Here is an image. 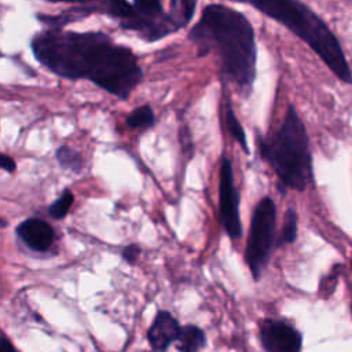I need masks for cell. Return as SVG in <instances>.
Returning a JSON list of instances; mask_svg holds the SVG:
<instances>
[{"label":"cell","mask_w":352,"mask_h":352,"mask_svg":"<svg viewBox=\"0 0 352 352\" xmlns=\"http://www.w3.org/2000/svg\"><path fill=\"white\" fill-rule=\"evenodd\" d=\"M6 226H7V221L3 220V219H0V227H6Z\"/></svg>","instance_id":"603a6c76"},{"label":"cell","mask_w":352,"mask_h":352,"mask_svg":"<svg viewBox=\"0 0 352 352\" xmlns=\"http://www.w3.org/2000/svg\"><path fill=\"white\" fill-rule=\"evenodd\" d=\"M34 58L63 78H88L125 100L143 78L135 54L102 32H40L30 43Z\"/></svg>","instance_id":"6da1fadb"},{"label":"cell","mask_w":352,"mask_h":352,"mask_svg":"<svg viewBox=\"0 0 352 352\" xmlns=\"http://www.w3.org/2000/svg\"><path fill=\"white\" fill-rule=\"evenodd\" d=\"M56 160L60 164V166L70 169L73 172H80L84 166V161L82 157L78 151L67 147V146H60L56 150Z\"/></svg>","instance_id":"9a60e30c"},{"label":"cell","mask_w":352,"mask_h":352,"mask_svg":"<svg viewBox=\"0 0 352 352\" xmlns=\"http://www.w3.org/2000/svg\"><path fill=\"white\" fill-rule=\"evenodd\" d=\"M250 4L270 18L286 26L305 41L327 67L344 82H352V72L344 50L330 30L311 8L298 0H232Z\"/></svg>","instance_id":"3957f363"},{"label":"cell","mask_w":352,"mask_h":352,"mask_svg":"<svg viewBox=\"0 0 352 352\" xmlns=\"http://www.w3.org/2000/svg\"><path fill=\"white\" fill-rule=\"evenodd\" d=\"M179 333L180 326L172 314L168 311H160L147 331V340L153 349L162 352L177 340Z\"/></svg>","instance_id":"ba28073f"},{"label":"cell","mask_w":352,"mask_h":352,"mask_svg":"<svg viewBox=\"0 0 352 352\" xmlns=\"http://www.w3.org/2000/svg\"><path fill=\"white\" fill-rule=\"evenodd\" d=\"M15 168H16L15 161L11 157L0 153V169H4L6 172L11 173V172L15 170Z\"/></svg>","instance_id":"d6986e66"},{"label":"cell","mask_w":352,"mask_h":352,"mask_svg":"<svg viewBox=\"0 0 352 352\" xmlns=\"http://www.w3.org/2000/svg\"><path fill=\"white\" fill-rule=\"evenodd\" d=\"M96 11H99V8H98V4L94 1V4L88 6V3H84L80 7L66 10L58 15H37V18L43 23H47L51 29H62L65 25L74 22L77 19H82Z\"/></svg>","instance_id":"8fae6325"},{"label":"cell","mask_w":352,"mask_h":352,"mask_svg":"<svg viewBox=\"0 0 352 352\" xmlns=\"http://www.w3.org/2000/svg\"><path fill=\"white\" fill-rule=\"evenodd\" d=\"M199 55L216 47L223 73L242 89H252L256 78V37L243 14L223 4H209L190 30Z\"/></svg>","instance_id":"7a4b0ae2"},{"label":"cell","mask_w":352,"mask_h":352,"mask_svg":"<svg viewBox=\"0 0 352 352\" xmlns=\"http://www.w3.org/2000/svg\"><path fill=\"white\" fill-rule=\"evenodd\" d=\"M73 201H74V197H73L72 191L69 188L63 190V194L55 202H52L51 206L48 208L50 216L54 219H58V220L63 219L67 214V212L70 210Z\"/></svg>","instance_id":"2e32d148"},{"label":"cell","mask_w":352,"mask_h":352,"mask_svg":"<svg viewBox=\"0 0 352 352\" xmlns=\"http://www.w3.org/2000/svg\"><path fill=\"white\" fill-rule=\"evenodd\" d=\"M297 236V216L293 209H289L283 219V227L280 231V236L278 239V245L292 243Z\"/></svg>","instance_id":"e0dca14e"},{"label":"cell","mask_w":352,"mask_h":352,"mask_svg":"<svg viewBox=\"0 0 352 352\" xmlns=\"http://www.w3.org/2000/svg\"><path fill=\"white\" fill-rule=\"evenodd\" d=\"M139 254H140V249H139V246H136V245H128V246H125L124 250H122V257H124V260L128 261V263H131V264L136 261V258L139 257Z\"/></svg>","instance_id":"ac0fdd59"},{"label":"cell","mask_w":352,"mask_h":352,"mask_svg":"<svg viewBox=\"0 0 352 352\" xmlns=\"http://www.w3.org/2000/svg\"><path fill=\"white\" fill-rule=\"evenodd\" d=\"M170 3H172V7L176 10V8H177V4H179V0H170Z\"/></svg>","instance_id":"7402d4cb"},{"label":"cell","mask_w":352,"mask_h":352,"mask_svg":"<svg viewBox=\"0 0 352 352\" xmlns=\"http://www.w3.org/2000/svg\"><path fill=\"white\" fill-rule=\"evenodd\" d=\"M260 341L265 352H301L302 336L289 323L268 319L260 326Z\"/></svg>","instance_id":"52a82bcc"},{"label":"cell","mask_w":352,"mask_h":352,"mask_svg":"<svg viewBox=\"0 0 352 352\" xmlns=\"http://www.w3.org/2000/svg\"><path fill=\"white\" fill-rule=\"evenodd\" d=\"M206 342L205 333L194 324L180 327L177 337V349L180 352H198Z\"/></svg>","instance_id":"7c38bea8"},{"label":"cell","mask_w":352,"mask_h":352,"mask_svg":"<svg viewBox=\"0 0 352 352\" xmlns=\"http://www.w3.org/2000/svg\"><path fill=\"white\" fill-rule=\"evenodd\" d=\"M258 148L285 187L307 188L312 179V157L307 129L294 107H289L275 133L260 139Z\"/></svg>","instance_id":"277c9868"},{"label":"cell","mask_w":352,"mask_h":352,"mask_svg":"<svg viewBox=\"0 0 352 352\" xmlns=\"http://www.w3.org/2000/svg\"><path fill=\"white\" fill-rule=\"evenodd\" d=\"M0 352H16L14 345L3 336H0Z\"/></svg>","instance_id":"ffe728a7"},{"label":"cell","mask_w":352,"mask_h":352,"mask_svg":"<svg viewBox=\"0 0 352 352\" xmlns=\"http://www.w3.org/2000/svg\"><path fill=\"white\" fill-rule=\"evenodd\" d=\"M154 113L147 104L136 107L126 117V125L133 129H147L154 125Z\"/></svg>","instance_id":"4fadbf2b"},{"label":"cell","mask_w":352,"mask_h":352,"mask_svg":"<svg viewBox=\"0 0 352 352\" xmlns=\"http://www.w3.org/2000/svg\"><path fill=\"white\" fill-rule=\"evenodd\" d=\"M95 3L98 4L99 12H104L116 19H120V26L122 29L128 30L129 25L138 19V12L126 0H95Z\"/></svg>","instance_id":"30bf717a"},{"label":"cell","mask_w":352,"mask_h":352,"mask_svg":"<svg viewBox=\"0 0 352 352\" xmlns=\"http://www.w3.org/2000/svg\"><path fill=\"white\" fill-rule=\"evenodd\" d=\"M226 125H227V129L231 133V136L241 144L243 151L246 154H249V147H248V140H246L245 131H243L241 122L238 121L236 116L234 114V110H232L230 102H227V107H226Z\"/></svg>","instance_id":"5bb4252c"},{"label":"cell","mask_w":352,"mask_h":352,"mask_svg":"<svg viewBox=\"0 0 352 352\" xmlns=\"http://www.w3.org/2000/svg\"><path fill=\"white\" fill-rule=\"evenodd\" d=\"M51 1H69V3H94L95 0H51Z\"/></svg>","instance_id":"44dd1931"},{"label":"cell","mask_w":352,"mask_h":352,"mask_svg":"<svg viewBox=\"0 0 352 352\" xmlns=\"http://www.w3.org/2000/svg\"><path fill=\"white\" fill-rule=\"evenodd\" d=\"M220 217L231 238H239L242 235L239 194L234 186L232 166L227 157H223L220 168Z\"/></svg>","instance_id":"8992f818"},{"label":"cell","mask_w":352,"mask_h":352,"mask_svg":"<svg viewBox=\"0 0 352 352\" xmlns=\"http://www.w3.org/2000/svg\"><path fill=\"white\" fill-rule=\"evenodd\" d=\"M18 236L33 250L44 252L54 242L52 227L41 219H28L16 227Z\"/></svg>","instance_id":"9c48e42d"},{"label":"cell","mask_w":352,"mask_h":352,"mask_svg":"<svg viewBox=\"0 0 352 352\" xmlns=\"http://www.w3.org/2000/svg\"><path fill=\"white\" fill-rule=\"evenodd\" d=\"M275 204L270 197L263 198L252 216L249 238L245 250V260L254 279H258L261 271L268 263L272 249L275 230Z\"/></svg>","instance_id":"5b68a950"},{"label":"cell","mask_w":352,"mask_h":352,"mask_svg":"<svg viewBox=\"0 0 352 352\" xmlns=\"http://www.w3.org/2000/svg\"><path fill=\"white\" fill-rule=\"evenodd\" d=\"M0 56H1V54H0Z\"/></svg>","instance_id":"cb8c5ba5"}]
</instances>
